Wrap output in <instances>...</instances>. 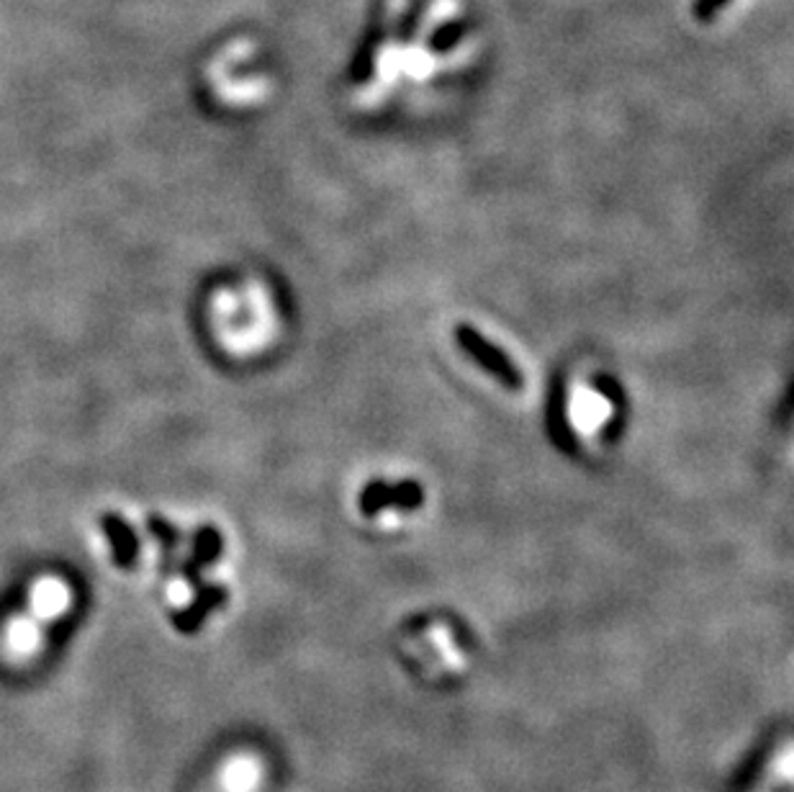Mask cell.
I'll return each instance as SVG.
<instances>
[{
	"label": "cell",
	"mask_w": 794,
	"mask_h": 792,
	"mask_svg": "<svg viewBox=\"0 0 794 792\" xmlns=\"http://www.w3.org/2000/svg\"><path fill=\"white\" fill-rule=\"evenodd\" d=\"M463 345H466V348H468L470 352H476V358L484 360V363L489 366L491 371L499 376V379H505V381H509V383H517L515 366L509 363L507 358H501V352L494 350L491 345H486L476 332H470V329H468V332H463Z\"/></svg>",
	"instance_id": "6da1fadb"
},
{
	"label": "cell",
	"mask_w": 794,
	"mask_h": 792,
	"mask_svg": "<svg viewBox=\"0 0 794 792\" xmlns=\"http://www.w3.org/2000/svg\"><path fill=\"white\" fill-rule=\"evenodd\" d=\"M226 785H230V790H237V792H245L255 785L257 780V767L255 764H247V762H240L234 764L226 770L224 774Z\"/></svg>",
	"instance_id": "7a4b0ae2"
}]
</instances>
